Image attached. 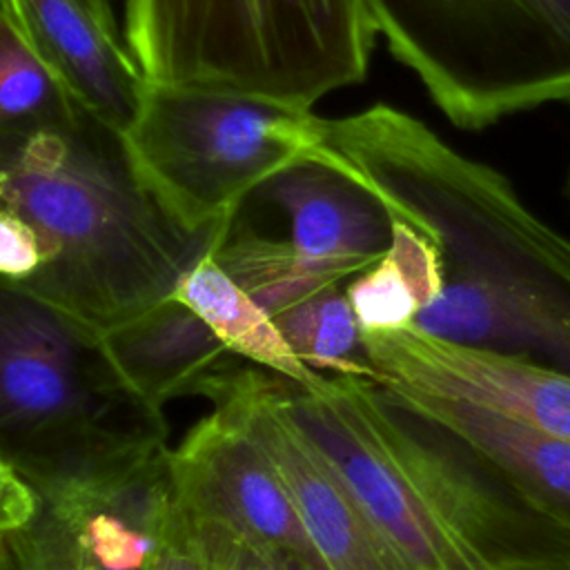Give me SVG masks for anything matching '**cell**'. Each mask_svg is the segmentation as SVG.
<instances>
[{"mask_svg":"<svg viewBox=\"0 0 570 570\" xmlns=\"http://www.w3.org/2000/svg\"><path fill=\"white\" fill-rule=\"evenodd\" d=\"M318 131L439 258L441 287L414 327L570 370V238L503 174L390 105L321 118Z\"/></svg>","mask_w":570,"mask_h":570,"instance_id":"obj_1","label":"cell"},{"mask_svg":"<svg viewBox=\"0 0 570 570\" xmlns=\"http://www.w3.org/2000/svg\"><path fill=\"white\" fill-rule=\"evenodd\" d=\"M269 407L327 463L407 570H563L570 532L372 379L256 367Z\"/></svg>","mask_w":570,"mask_h":570,"instance_id":"obj_2","label":"cell"},{"mask_svg":"<svg viewBox=\"0 0 570 570\" xmlns=\"http://www.w3.org/2000/svg\"><path fill=\"white\" fill-rule=\"evenodd\" d=\"M0 209L45 247L22 285L105 332L174 294L232 220L191 229L140 174L125 134L80 107L65 122L0 131Z\"/></svg>","mask_w":570,"mask_h":570,"instance_id":"obj_3","label":"cell"},{"mask_svg":"<svg viewBox=\"0 0 570 570\" xmlns=\"http://www.w3.org/2000/svg\"><path fill=\"white\" fill-rule=\"evenodd\" d=\"M167 450L163 410L127 385L100 332L0 276V454L13 470L47 492Z\"/></svg>","mask_w":570,"mask_h":570,"instance_id":"obj_4","label":"cell"},{"mask_svg":"<svg viewBox=\"0 0 570 570\" xmlns=\"http://www.w3.org/2000/svg\"><path fill=\"white\" fill-rule=\"evenodd\" d=\"M122 42L149 82L312 107L367 76L363 0H125Z\"/></svg>","mask_w":570,"mask_h":570,"instance_id":"obj_5","label":"cell"},{"mask_svg":"<svg viewBox=\"0 0 570 570\" xmlns=\"http://www.w3.org/2000/svg\"><path fill=\"white\" fill-rule=\"evenodd\" d=\"M376 36L461 129L570 100V0H363Z\"/></svg>","mask_w":570,"mask_h":570,"instance_id":"obj_6","label":"cell"},{"mask_svg":"<svg viewBox=\"0 0 570 570\" xmlns=\"http://www.w3.org/2000/svg\"><path fill=\"white\" fill-rule=\"evenodd\" d=\"M321 116L263 98L147 80L125 129L165 207L191 229L218 227L272 174L323 149Z\"/></svg>","mask_w":570,"mask_h":570,"instance_id":"obj_7","label":"cell"},{"mask_svg":"<svg viewBox=\"0 0 570 570\" xmlns=\"http://www.w3.org/2000/svg\"><path fill=\"white\" fill-rule=\"evenodd\" d=\"M171 503L169 450L125 472L38 492L7 541L11 570H149Z\"/></svg>","mask_w":570,"mask_h":570,"instance_id":"obj_8","label":"cell"},{"mask_svg":"<svg viewBox=\"0 0 570 570\" xmlns=\"http://www.w3.org/2000/svg\"><path fill=\"white\" fill-rule=\"evenodd\" d=\"M212 403V414L169 450L176 501L249 543L289 552L309 570H325L263 443L229 399Z\"/></svg>","mask_w":570,"mask_h":570,"instance_id":"obj_9","label":"cell"},{"mask_svg":"<svg viewBox=\"0 0 570 570\" xmlns=\"http://www.w3.org/2000/svg\"><path fill=\"white\" fill-rule=\"evenodd\" d=\"M361 334L374 381L463 399L570 443V370L452 343L414 325Z\"/></svg>","mask_w":570,"mask_h":570,"instance_id":"obj_10","label":"cell"},{"mask_svg":"<svg viewBox=\"0 0 570 570\" xmlns=\"http://www.w3.org/2000/svg\"><path fill=\"white\" fill-rule=\"evenodd\" d=\"M245 200L274 209L285 225L281 238L332 285L370 269L394 243L396 216L385 198L325 145L272 174Z\"/></svg>","mask_w":570,"mask_h":570,"instance_id":"obj_11","label":"cell"},{"mask_svg":"<svg viewBox=\"0 0 570 570\" xmlns=\"http://www.w3.org/2000/svg\"><path fill=\"white\" fill-rule=\"evenodd\" d=\"M256 365L218 379L207 399H229L272 456L325 570H407L361 512L341 479L263 399Z\"/></svg>","mask_w":570,"mask_h":570,"instance_id":"obj_12","label":"cell"},{"mask_svg":"<svg viewBox=\"0 0 570 570\" xmlns=\"http://www.w3.org/2000/svg\"><path fill=\"white\" fill-rule=\"evenodd\" d=\"M0 11L80 105L125 134L138 114L147 78L122 38L85 0H0Z\"/></svg>","mask_w":570,"mask_h":570,"instance_id":"obj_13","label":"cell"},{"mask_svg":"<svg viewBox=\"0 0 570 570\" xmlns=\"http://www.w3.org/2000/svg\"><path fill=\"white\" fill-rule=\"evenodd\" d=\"M379 383V381H376ZM412 414L445 430L499 472L539 512L570 532V443L503 412L403 385L379 383Z\"/></svg>","mask_w":570,"mask_h":570,"instance_id":"obj_14","label":"cell"},{"mask_svg":"<svg viewBox=\"0 0 570 570\" xmlns=\"http://www.w3.org/2000/svg\"><path fill=\"white\" fill-rule=\"evenodd\" d=\"M100 338L127 385L160 410L178 396H209L216 381L243 361L176 296L100 332Z\"/></svg>","mask_w":570,"mask_h":570,"instance_id":"obj_15","label":"cell"},{"mask_svg":"<svg viewBox=\"0 0 570 570\" xmlns=\"http://www.w3.org/2000/svg\"><path fill=\"white\" fill-rule=\"evenodd\" d=\"M212 252L203 254L183 274L171 296L189 305L225 347L245 363L301 385L316 381L321 372L307 367L289 350L274 316L218 265Z\"/></svg>","mask_w":570,"mask_h":570,"instance_id":"obj_16","label":"cell"},{"mask_svg":"<svg viewBox=\"0 0 570 570\" xmlns=\"http://www.w3.org/2000/svg\"><path fill=\"white\" fill-rule=\"evenodd\" d=\"M441 267L432 245L396 220L394 243L370 269L347 281L345 294L361 332L412 325L419 309L439 292Z\"/></svg>","mask_w":570,"mask_h":570,"instance_id":"obj_17","label":"cell"},{"mask_svg":"<svg viewBox=\"0 0 570 570\" xmlns=\"http://www.w3.org/2000/svg\"><path fill=\"white\" fill-rule=\"evenodd\" d=\"M274 323L307 367L374 381L358 318L341 285H327L303 296L274 314Z\"/></svg>","mask_w":570,"mask_h":570,"instance_id":"obj_18","label":"cell"},{"mask_svg":"<svg viewBox=\"0 0 570 570\" xmlns=\"http://www.w3.org/2000/svg\"><path fill=\"white\" fill-rule=\"evenodd\" d=\"M218 265L272 316L303 296L327 287L289 249L281 236H269L234 214L225 236L214 247Z\"/></svg>","mask_w":570,"mask_h":570,"instance_id":"obj_19","label":"cell"},{"mask_svg":"<svg viewBox=\"0 0 570 570\" xmlns=\"http://www.w3.org/2000/svg\"><path fill=\"white\" fill-rule=\"evenodd\" d=\"M85 107L0 11V131L65 122Z\"/></svg>","mask_w":570,"mask_h":570,"instance_id":"obj_20","label":"cell"},{"mask_svg":"<svg viewBox=\"0 0 570 570\" xmlns=\"http://www.w3.org/2000/svg\"><path fill=\"white\" fill-rule=\"evenodd\" d=\"M149 570H223L203 530L174 499V492Z\"/></svg>","mask_w":570,"mask_h":570,"instance_id":"obj_21","label":"cell"},{"mask_svg":"<svg viewBox=\"0 0 570 570\" xmlns=\"http://www.w3.org/2000/svg\"><path fill=\"white\" fill-rule=\"evenodd\" d=\"M191 517L198 523V528L203 530L212 550L216 552L223 570H309L301 559H296L289 552L261 548L256 543H249V541L236 537L234 532L225 530L223 525L205 521L196 514H191Z\"/></svg>","mask_w":570,"mask_h":570,"instance_id":"obj_22","label":"cell"},{"mask_svg":"<svg viewBox=\"0 0 570 570\" xmlns=\"http://www.w3.org/2000/svg\"><path fill=\"white\" fill-rule=\"evenodd\" d=\"M45 263L38 232L16 212L0 209V276L24 283Z\"/></svg>","mask_w":570,"mask_h":570,"instance_id":"obj_23","label":"cell"},{"mask_svg":"<svg viewBox=\"0 0 570 570\" xmlns=\"http://www.w3.org/2000/svg\"><path fill=\"white\" fill-rule=\"evenodd\" d=\"M36 508L38 492L0 454V550H7L9 537L29 523Z\"/></svg>","mask_w":570,"mask_h":570,"instance_id":"obj_24","label":"cell"},{"mask_svg":"<svg viewBox=\"0 0 570 570\" xmlns=\"http://www.w3.org/2000/svg\"><path fill=\"white\" fill-rule=\"evenodd\" d=\"M87 7L98 16V20L109 27L111 31H116L120 36V24L116 20V13H114V7H111V0H85ZM122 38V36H120Z\"/></svg>","mask_w":570,"mask_h":570,"instance_id":"obj_25","label":"cell"},{"mask_svg":"<svg viewBox=\"0 0 570 570\" xmlns=\"http://www.w3.org/2000/svg\"><path fill=\"white\" fill-rule=\"evenodd\" d=\"M0 570H11V561H9L7 550H0Z\"/></svg>","mask_w":570,"mask_h":570,"instance_id":"obj_26","label":"cell"},{"mask_svg":"<svg viewBox=\"0 0 570 570\" xmlns=\"http://www.w3.org/2000/svg\"><path fill=\"white\" fill-rule=\"evenodd\" d=\"M568 198H570V183H568Z\"/></svg>","mask_w":570,"mask_h":570,"instance_id":"obj_27","label":"cell"},{"mask_svg":"<svg viewBox=\"0 0 570 570\" xmlns=\"http://www.w3.org/2000/svg\"><path fill=\"white\" fill-rule=\"evenodd\" d=\"M563 570H570V566H568V568H563Z\"/></svg>","mask_w":570,"mask_h":570,"instance_id":"obj_28","label":"cell"}]
</instances>
